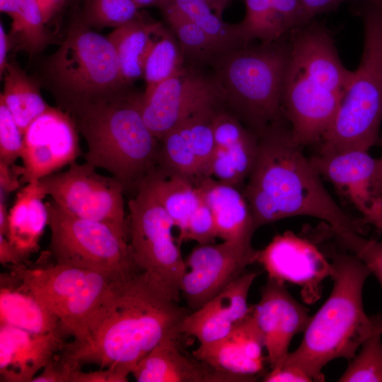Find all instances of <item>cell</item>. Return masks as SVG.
Here are the masks:
<instances>
[{
	"mask_svg": "<svg viewBox=\"0 0 382 382\" xmlns=\"http://www.w3.org/2000/svg\"><path fill=\"white\" fill-rule=\"evenodd\" d=\"M128 376L110 368L84 372L81 369L74 371L70 382H127Z\"/></svg>",
	"mask_w": 382,
	"mask_h": 382,
	"instance_id": "bcb514c9",
	"label": "cell"
},
{
	"mask_svg": "<svg viewBox=\"0 0 382 382\" xmlns=\"http://www.w3.org/2000/svg\"><path fill=\"white\" fill-rule=\"evenodd\" d=\"M364 27L360 62L332 123L318 143L320 152L369 151L378 143L382 122V9L366 0H352Z\"/></svg>",
	"mask_w": 382,
	"mask_h": 382,
	"instance_id": "52a82bcc",
	"label": "cell"
},
{
	"mask_svg": "<svg viewBox=\"0 0 382 382\" xmlns=\"http://www.w3.org/2000/svg\"><path fill=\"white\" fill-rule=\"evenodd\" d=\"M382 330L367 338L349 361L340 382H382Z\"/></svg>",
	"mask_w": 382,
	"mask_h": 382,
	"instance_id": "f35d334b",
	"label": "cell"
},
{
	"mask_svg": "<svg viewBox=\"0 0 382 382\" xmlns=\"http://www.w3.org/2000/svg\"><path fill=\"white\" fill-rule=\"evenodd\" d=\"M42 369L31 382H70L71 376L74 371L59 354H56Z\"/></svg>",
	"mask_w": 382,
	"mask_h": 382,
	"instance_id": "7bdbcfd3",
	"label": "cell"
},
{
	"mask_svg": "<svg viewBox=\"0 0 382 382\" xmlns=\"http://www.w3.org/2000/svg\"><path fill=\"white\" fill-rule=\"evenodd\" d=\"M112 275L89 271L82 284L56 312L60 328L65 334L76 337L96 311L108 293L113 281Z\"/></svg>",
	"mask_w": 382,
	"mask_h": 382,
	"instance_id": "f546056e",
	"label": "cell"
},
{
	"mask_svg": "<svg viewBox=\"0 0 382 382\" xmlns=\"http://www.w3.org/2000/svg\"><path fill=\"white\" fill-rule=\"evenodd\" d=\"M332 233L344 248L369 268L382 287V241L366 238L355 231Z\"/></svg>",
	"mask_w": 382,
	"mask_h": 382,
	"instance_id": "ab89813d",
	"label": "cell"
},
{
	"mask_svg": "<svg viewBox=\"0 0 382 382\" xmlns=\"http://www.w3.org/2000/svg\"><path fill=\"white\" fill-rule=\"evenodd\" d=\"M262 335L251 310L227 335L214 342L199 345L192 355L216 371L238 382L253 381L262 373L267 357Z\"/></svg>",
	"mask_w": 382,
	"mask_h": 382,
	"instance_id": "ac0fdd59",
	"label": "cell"
},
{
	"mask_svg": "<svg viewBox=\"0 0 382 382\" xmlns=\"http://www.w3.org/2000/svg\"><path fill=\"white\" fill-rule=\"evenodd\" d=\"M256 262L262 266L269 279L301 286V296L307 303L320 299L323 282L332 274L331 262L318 247L291 231L276 235L258 250Z\"/></svg>",
	"mask_w": 382,
	"mask_h": 382,
	"instance_id": "2e32d148",
	"label": "cell"
},
{
	"mask_svg": "<svg viewBox=\"0 0 382 382\" xmlns=\"http://www.w3.org/2000/svg\"><path fill=\"white\" fill-rule=\"evenodd\" d=\"M366 1L375 4L376 5L378 6L382 9V0H366Z\"/></svg>",
	"mask_w": 382,
	"mask_h": 382,
	"instance_id": "9f6ffc18",
	"label": "cell"
},
{
	"mask_svg": "<svg viewBox=\"0 0 382 382\" xmlns=\"http://www.w3.org/2000/svg\"><path fill=\"white\" fill-rule=\"evenodd\" d=\"M180 45L186 64L202 68L211 66L227 51L214 41L172 3L161 10Z\"/></svg>",
	"mask_w": 382,
	"mask_h": 382,
	"instance_id": "1f68e13d",
	"label": "cell"
},
{
	"mask_svg": "<svg viewBox=\"0 0 382 382\" xmlns=\"http://www.w3.org/2000/svg\"><path fill=\"white\" fill-rule=\"evenodd\" d=\"M257 146L258 137L252 134L240 141L216 147L208 177L239 187L250 174Z\"/></svg>",
	"mask_w": 382,
	"mask_h": 382,
	"instance_id": "d6a6232c",
	"label": "cell"
},
{
	"mask_svg": "<svg viewBox=\"0 0 382 382\" xmlns=\"http://www.w3.org/2000/svg\"><path fill=\"white\" fill-rule=\"evenodd\" d=\"M47 196L38 180L25 184L16 194L9 210L6 234L24 262L39 250V242L49 223Z\"/></svg>",
	"mask_w": 382,
	"mask_h": 382,
	"instance_id": "cb8c5ba5",
	"label": "cell"
},
{
	"mask_svg": "<svg viewBox=\"0 0 382 382\" xmlns=\"http://www.w3.org/2000/svg\"><path fill=\"white\" fill-rule=\"evenodd\" d=\"M257 250L252 243L231 241L194 247L185 259L180 284L187 307L194 311L213 299L256 262Z\"/></svg>",
	"mask_w": 382,
	"mask_h": 382,
	"instance_id": "4fadbf2b",
	"label": "cell"
},
{
	"mask_svg": "<svg viewBox=\"0 0 382 382\" xmlns=\"http://www.w3.org/2000/svg\"><path fill=\"white\" fill-rule=\"evenodd\" d=\"M4 76L0 98L23 134L30 124L50 106L42 98L37 83L15 60L8 62Z\"/></svg>",
	"mask_w": 382,
	"mask_h": 382,
	"instance_id": "f1b7e54d",
	"label": "cell"
},
{
	"mask_svg": "<svg viewBox=\"0 0 382 382\" xmlns=\"http://www.w3.org/2000/svg\"><path fill=\"white\" fill-rule=\"evenodd\" d=\"M127 236L137 267L176 301L186 272L173 221L146 183L128 202Z\"/></svg>",
	"mask_w": 382,
	"mask_h": 382,
	"instance_id": "30bf717a",
	"label": "cell"
},
{
	"mask_svg": "<svg viewBox=\"0 0 382 382\" xmlns=\"http://www.w3.org/2000/svg\"><path fill=\"white\" fill-rule=\"evenodd\" d=\"M257 274L255 271L245 272L201 308L190 311L181 323L182 334L195 337L199 345L227 335L250 312L248 297Z\"/></svg>",
	"mask_w": 382,
	"mask_h": 382,
	"instance_id": "d6986e66",
	"label": "cell"
},
{
	"mask_svg": "<svg viewBox=\"0 0 382 382\" xmlns=\"http://www.w3.org/2000/svg\"><path fill=\"white\" fill-rule=\"evenodd\" d=\"M142 95L127 87L64 110L86 140V162L110 173L134 195L159 170L161 144L144 120Z\"/></svg>",
	"mask_w": 382,
	"mask_h": 382,
	"instance_id": "277c9868",
	"label": "cell"
},
{
	"mask_svg": "<svg viewBox=\"0 0 382 382\" xmlns=\"http://www.w3.org/2000/svg\"><path fill=\"white\" fill-rule=\"evenodd\" d=\"M0 10L12 21L8 33L12 49L32 57L49 45L50 36L36 0H0Z\"/></svg>",
	"mask_w": 382,
	"mask_h": 382,
	"instance_id": "4dcf8cb0",
	"label": "cell"
},
{
	"mask_svg": "<svg viewBox=\"0 0 382 382\" xmlns=\"http://www.w3.org/2000/svg\"><path fill=\"white\" fill-rule=\"evenodd\" d=\"M233 1V0H206L214 12L220 18H222L224 10Z\"/></svg>",
	"mask_w": 382,
	"mask_h": 382,
	"instance_id": "db71d44e",
	"label": "cell"
},
{
	"mask_svg": "<svg viewBox=\"0 0 382 382\" xmlns=\"http://www.w3.org/2000/svg\"><path fill=\"white\" fill-rule=\"evenodd\" d=\"M161 25L142 15L115 28L107 35L116 51L120 73L126 85L143 78L144 61Z\"/></svg>",
	"mask_w": 382,
	"mask_h": 382,
	"instance_id": "4316f807",
	"label": "cell"
},
{
	"mask_svg": "<svg viewBox=\"0 0 382 382\" xmlns=\"http://www.w3.org/2000/svg\"><path fill=\"white\" fill-rule=\"evenodd\" d=\"M86 162H74L69 168L38 181L47 195L76 216L105 222L127 233L122 185L113 176L97 173Z\"/></svg>",
	"mask_w": 382,
	"mask_h": 382,
	"instance_id": "8fae6325",
	"label": "cell"
},
{
	"mask_svg": "<svg viewBox=\"0 0 382 382\" xmlns=\"http://www.w3.org/2000/svg\"><path fill=\"white\" fill-rule=\"evenodd\" d=\"M288 35L224 53L210 66L223 105L257 137L284 119L282 100L290 57Z\"/></svg>",
	"mask_w": 382,
	"mask_h": 382,
	"instance_id": "8992f818",
	"label": "cell"
},
{
	"mask_svg": "<svg viewBox=\"0 0 382 382\" xmlns=\"http://www.w3.org/2000/svg\"><path fill=\"white\" fill-rule=\"evenodd\" d=\"M182 336L162 339L137 364L132 374L138 382H238L232 376L216 371L186 355Z\"/></svg>",
	"mask_w": 382,
	"mask_h": 382,
	"instance_id": "44dd1931",
	"label": "cell"
},
{
	"mask_svg": "<svg viewBox=\"0 0 382 382\" xmlns=\"http://www.w3.org/2000/svg\"><path fill=\"white\" fill-rule=\"evenodd\" d=\"M185 64L177 38L170 28L161 23L154 35L144 64L146 90L151 89L170 78Z\"/></svg>",
	"mask_w": 382,
	"mask_h": 382,
	"instance_id": "e575fe53",
	"label": "cell"
},
{
	"mask_svg": "<svg viewBox=\"0 0 382 382\" xmlns=\"http://www.w3.org/2000/svg\"><path fill=\"white\" fill-rule=\"evenodd\" d=\"M0 262L4 265H19L25 263L21 257L10 243L6 236L0 233Z\"/></svg>",
	"mask_w": 382,
	"mask_h": 382,
	"instance_id": "c3c4849f",
	"label": "cell"
},
{
	"mask_svg": "<svg viewBox=\"0 0 382 382\" xmlns=\"http://www.w3.org/2000/svg\"><path fill=\"white\" fill-rule=\"evenodd\" d=\"M219 104L203 108L184 120L188 138L199 162L202 179L208 177V171L216 150L213 120Z\"/></svg>",
	"mask_w": 382,
	"mask_h": 382,
	"instance_id": "74e56055",
	"label": "cell"
},
{
	"mask_svg": "<svg viewBox=\"0 0 382 382\" xmlns=\"http://www.w3.org/2000/svg\"><path fill=\"white\" fill-rule=\"evenodd\" d=\"M12 49V44L3 24L0 23V76L4 75L8 61L7 56L9 50Z\"/></svg>",
	"mask_w": 382,
	"mask_h": 382,
	"instance_id": "f907efd6",
	"label": "cell"
},
{
	"mask_svg": "<svg viewBox=\"0 0 382 382\" xmlns=\"http://www.w3.org/2000/svg\"><path fill=\"white\" fill-rule=\"evenodd\" d=\"M252 313L262 335L270 369L283 362L292 338L306 329L308 309L289 292L285 283L267 279Z\"/></svg>",
	"mask_w": 382,
	"mask_h": 382,
	"instance_id": "e0dca14e",
	"label": "cell"
},
{
	"mask_svg": "<svg viewBox=\"0 0 382 382\" xmlns=\"http://www.w3.org/2000/svg\"><path fill=\"white\" fill-rule=\"evenodd\" d=\"M332 266L331 292L312 316L302 340L282 363L294 365L313 381H324V366L333 359H352L361 344L382 330V316H368L363 305V288L371 274L352 253L330 254Z\"/></svg>",
	"mask_w": 382,
	"mask_h": 382,
	"instance_id": "5b68a950",
	"label": "cell"
},
{
	"mask_svg": "<svg viewBox=\"0 0 382 382\" xmlns=\"http://www.w3.org/2000/svg\"><path fill=\"white\" fill-rule=\"evenodd\" d=\"M5 202L4 200H0V233L6 236L8 228L9 211Z\"/></svg>",
	"mask_w": 382,
	"mask_h": 382,
	"instance_id": "816d5d0a",
	"label": "cell"
},
{
	"mask_svg": "<svg viewBox=\"0 0 382 382\" xmlns=\"http://www.w3.org/2000/svg\"><path fill=\"white\" fill-rule=\"evenodd\" d=\"M0 325L44 334L60 328L58 317L11 271L0 277Z\"/></svg>",
	"mask_w": 382,
	"mask_h": 382,
	"instance_id": "d4e9b609",
	"label": "cell"
},
{
	"mask_svg": "<svg viewBox=\"0 0 382 382\" xmlns=\"http://www.w3.org/2000/svg\"><path fill=\"white\" fill-rule=\"evenodd\" d=\"M159 171L167 176L185 178L196 185L202 180L201 168L189 141L183 121L160 140Z\"/></svg>",
	"mask_w": 382,
	"mask_h": 382,
	"instance_id": "836d02e7",
	"label": "cell"
},
{
	"mask_svg": "<svg viewBox=\"0 0 382 382\" xmlns=\"http://www.w3.org/2000/svg\"><path fill=\"white\" fill-rule=\"evenodd\" d=\"M140 270L113 281L96 311L59 357L73 370L94 364L128 376L167 336H183L180 325L191 311Z\"/></svg>",
	"mask_w": 382,
	"mask_h": 382,
	"instance_id": "6da1fadb",
	"label": "cell"
},
{
	"mask_svg": "<svg viewBox=\"0 0 382 382\" xmlns=\"http://www.w3.org/2000/svg\"><path fill=\"white\" fill-rule=\"evenodd\" d=\"M218 238L214 215L203 202L191 215L187 222L183 242L195 241L198 244L214 243Z\"/></svg>",
	"mask_w": 382,
	"mask_h": 382,
	"instance_id": "b9f144b4",
	"label": "cell"
},
{
	"mask_svg": "<svg viewBox=\"0 0 382 382\" xmlns=\"http://www.w3.org/2000/svg\"><path fill=\"white\" fill-rule=\"evenodd\" d=\"M51 229L50 252L59 264L125 278L141 270L127 233L110 224L76 216L52 199L46 202Z\"/></svg>",
	"mask_w": 382,
	"mask_h": 382,
	"instance_id": "9c48e42d",
	"label": "cell"
},
{
	"mask_svg": "<svg viewBox=\"0 0 382 382\" xmlns=\"http://www.w3.org/2000/svg\"><path fill=\"white\" fill-rule=\"evenodd\" d=\"M23 149V134L12 114L0 98V161L15 164L21 157Z\"/></svg>",
	"mask_w": 382,
	"mask_h": 382,
	"instance_id": "60d3db41",
	"label": "cell"
},
{
	"mask_svg": "<svg viewBox=\"0 0 382 382\" xmlns=\"http://www.w3.org/2000/svg\"><path fill=\"white\" fill-rule=\"evenodd\" d=\"M134 1L139 9L149 6H154L162 10L170 4L172 0H134Z\"/></svg>",
	"mask_w": 382,
	"mask_h": 382,
	"instance_id": "f5cc1de1",
	"label": "cell"
},
{
	"mask_svg": "<svg viewBox=\"0 0 382 382\" xmlns=\"http://www.w3.org/2000/svg\"><path fill=\"white\" fill-rule=\"evenodd\" d=\"M141 16L134 0H86L78 21L92 28H117Z\"/></svg>",
	"mask_w": 382,
	"mask_h": 382,
	"instance_id": "8d00e7d4",
	"label": "cell"
},
{
	"mask_svg": "<svg viewBox=\"0 0 382 382\" xmlns=\"http://www.w3.org/2000/svg\"><path fill=\"white\" fill-rule=\"evenodd\" d=\"M11 272L49 310L56 312L82 284L89 270L59 264L30 267L11 265Z\"/></svg>",
	"mask_w": 382,
	"mask_h": 382,
	"instance_id": "484cf974",
	"label": "cell"
},
{
	"mask_svg": "<svg viewBox=\"0 0 382 382\" xmlns=\"http://www.w3.org/2000/svg\"><path fill=\"white\" fill-rule=\"evenodd\" d=\"M282 115L303 147L318 144L330 127L353 79L340 57L332 31L313 18L289 35Z\"/></svg>",
	"mask_w": 382,
	"mask_h": 382,
	"instance_id": "3957f363",
	"label": "cell"
},
{
	"mask_svg": "<svg viewBox=\"0 0 382 382\" xmlns=\"http://www.w3.org/2000/svg\"><path fill=\"white\" fill-rule=\"evenodd\" d=\"M382 146V137L380 138L378 141ZM379 164H380V177H381V188H382V156L379 158Z\"/></svg>",
	"mask_w": 382,
	"mask_h": 382,
	"instance_id": "11a10c76",
	"label": "cell"
},
{
	"mask_svg": "<svg viewBox=\"0 0 382 382\" xmlns=\"http://www.w3.org/2000/svg\"><path fill=\"white\" fill-rule=\"evenodd\" d=\"M321 176L355 207L363 224L382 233V188L379 158L368 151L318 152L310 158Z\"/></svg>",
	"mask_w": 382,
	"mask_h": 382,
	"instance_id": "5bb4252c",
	"label": "cell"
},
{
	"mask_svg": "<svg viewBox=\"0 0 382 382\" xmlns=\"http://www.w3.org/2000/svg\"><path fill=\"white\" fill-rule=\"evenodd\" d=\"M245 13L236 23L245 45L272 42L308 22L301 0H244Z\"/></svg>",
	"mask_w": 382,
	"mask_h": 382,
	"instance_id": "603a6c76",
	"label": "cell"
},
{
	"mask_svg": "<svg viewBox=\"0 0 382 382\" xmlns=\"http://www.w3.org/2000/svg\"><path fill=\"white\" fill-rule=\"evenodd\" d=\"M222 104L212 75L186 64L170 78L142 95L141 112L151 133L160 141L193 113Z\"/></svg>",
	"mask_w": 382,
	"mask_h": 382,
	"instance_id": "7c38bea8",
	"label": "cell"
},
{
	"mask_svg": "<svg viewBox=\"0 0 382 382\" xmlns=\"http://www.w3.org/2000/svg\"><path fill=\"white\" fill-rule=\"evenodd\" d=\"M40 8L44 21L50 23L59 14L69 0H36Z\"/></svg>",
	"mask_w": 382,
	"mask_h": 382,
	"instance_id": "681fc988",
	"label": "cell"
},
{
	"mask_svg": "<svg viewBox=\"0 0 382 382\" xmlns=\"http://www.w3.org/2000/svg\"><path fill=\"white\" fill-rule=\"evenodd\" d=\"M45 74L62 110L129 86L108 37L79 21L47 59Z\"/></svg>",
	"mask_w": 382,
	"mask_h": 382,
	"instance_id": "ba28073f",
	"label": "cell"
},
{
	"mask_svg": "<svg viewBox=\"0 0 382 382\" xmlns=\"http://www.w3.org/2000/svg\"><path fill=\"white\" fill-rule=\"evenodd\" d=\"M79 0H69V1H71V2H74L75 4H77L79 2Z\"/></svg>",
	"mask_w": 382,
	"mask_h": 382,
	"instance_id": "6f0895ef",
	"label": "cell"
},
{
	"mask_svg": "<svg viewBox=\"0 0 382 382\" xmlns=\"http://www.w3.org/2000/svg\"><path fill=\"white\" fill-rule=\"evenodd\" d=\"M23 173V166L11 165L0 161V199L5 200L9 193L22 185L21 178Z\"/></svg>",
	"mask_w": 382,
	"mask_h": 382,
	"instance_id": "f6af8a7d",
	"label": "cell"
},
{
	"mask_svg": "<svg viewBox=\"0 0 382 382\" xmlns=\"http://www.w3.org/2000/svg\"><path fill=\"white\" fill-rule=\"evenodd\" d=\"M144 183L173 221L179 231L178 242L182 243L189 219L202 202L197 185L185 178L167 176L160 171L149 178Z\"/></svg>",
	"mask_w": 382,
	"mask_h": 382,
	"instance_id": "83f0119b",
	"label": "cell"
},
{
	"mask_svg": "<svg viewBox=\"0 0 382 382\" xmlns=\"http://www.w3.org/2000/svg\"><path fill=\"white\" fill-rule=\"evenodd\" d=\"M197 186L203 202L214 215L218 238L252 243L256 228L243 192L212 177L203 178Z\"/></svg>",
	"mask_w": 382,
	"mask_h": 382,
	"instance_id": "7402d4cb",
	"label": "cell"
},
{
	"mask_svg": "<svg viewBox=\"0 0 382 382\" xmlns=\"http://www.w3.org/2000/svg\"><path fill=\"white\" fill-rule=\"evenodd\" d=\"M303 148L284 119L258 137L256 159L243 191L256 229L286 218L307 216L324 221L331 232L362 234L361 219L350 216L335 201Z\"/></svg>",
	"mask_w": 382,
	"mask_h": 382,
	"instance_id": "7a4b0ae2",
	"label": "cell"
},
{
	"mask_svg": "<svg viewBox=\"0 0 382 382\" xmlns=\"http://www.w3.org/2000/svg\"><path fill=\"white\" fill-rule=\"evenodd\" d=\"M79 130L70 114L51 107L23 134L21 185L39 180L75 162L81 155Z\"/></svg>",
	"mask_w": 382,
	"mask_h": 382,
	"instance_id": "9a60e30c",
	"label": "cell"
},
{
	"mask_svg": "<svg viewBox=\"0 0 382 382\" xmlns=\"http://www.w3.org/2000/svg\"><path fill=\"white\" fill-rule=\"evenodd\" d=\"M62 328L44 334L0 325L1 381L31 382L64 346Z\"/></svg>",
	"mask_w": 382,
	"mask_h": 382,
	"instance_id": "ffe728a7",
	"label": "cell"
},
{
	"mask_svg": "<svg viewBox=\"0 0 382 382\" xmlns=\"http://www.w3.org/2000/svg\"><path fill=\"white\" fill-rule=\"evenodd\" d=\"M171 3L226 50L247 45L241 39L236 23L224 22L206 0H172Z\"/></svg>",
	"mask_w": 382,
	"mask_h": 382,
	"instance_id": "d590c367",
	"label": "cell"
},
{
	"mask_svg": "<svg viewBox=\"0 0 382 382\" xmlns=\"http://www.w3.org/2000/svg\"><path fill=\"white\" fill-rule=\"evenodd\" d=\"M264 382H311L313 379L301 369L286 363L270 369L262 377Z\"/></svg>",
	"mask_w": 382,
	"mask_h": 382,
	"instance_id": "ee69618b",
	"label": "cell"
},
{
	"mask_svg": "<svg viewBox=\"0 0 382 382\" xmlns=\"http://www.w3.org/2000/svg\"><path fill=\"white\" fill-rule=\"evenodd\" d=\"M308 21L316 16L335 11L345 1L350 0H301Z\"/></svg>",
	"mask_w": 382,
	"mask_h": 382,
	"instance_id": "7dc6e473",
	"label": "cell"
}]
</instances>
